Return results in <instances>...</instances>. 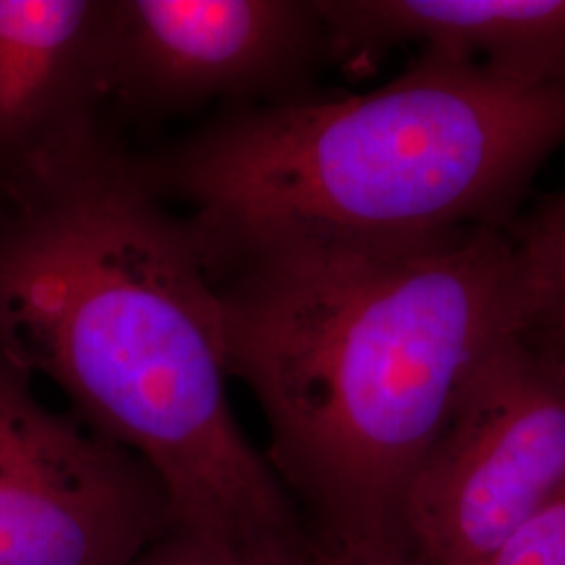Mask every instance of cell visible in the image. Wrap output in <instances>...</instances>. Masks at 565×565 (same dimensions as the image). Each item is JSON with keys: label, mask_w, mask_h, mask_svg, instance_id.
Segmentation results:
<instances>
[{"label": "cell", "mask_w": 565, "mask_h": 565, "mask_svg": "<svg viewBox=\"0 0 565 565\" xmlns=\"http://www.w3.org/2000/svg\"><path fill=\"white\" fill-rule=\"evenodd\" d=\"M202 258L228 375L263 408L266 461L315 541L406 553V497L455 404L541 323L513 235L289 233Z\"/></svg>", "instance_id": "1"}, {"label": "cell", "mask_w": 565, "mask_h": 565, "mask_svg": "<svg viewBox=\"0 0 565 565\" xmlns=\"http://www.w3.org/2000/svg\"><path fill=\"white\" fill-rule=\"evenodd\" d=\"M0 354L149 467L174 530L245 565H319L233 413L223 308L198 242L121 142L0 202Z\"/></svg>", "instance_id": "2"}, {"label": "cell", "mask_w": 565, "mask_h": 565, "mask_svg": "<svg viewBox=\"0 0 565 565\" xmlns=\"http://www.w3.org/2000/svg\"><path fill=\"white\" fill-rule=\"evenodd\" d=\"M564 145L565 84L422 53L371 93L223 109L132 162L200 249L216 252L289 233L505 228Z\"/></svg>", "instance_id": "3"}, {"label": "cell", "mask_w": 565, "mask_h": 565, "mask_svg": "<svg viewBox=\"0 0 565 565\" xmlns=\"http://www.w3.org/2000/svg\"><path fill=\"white\" fill-rule=\"evenodd\" d=\"M565 484V361L534 329L465 387L404 505L419 565H484Z\"/></svg>", "instance_id": "4"}, {"label": "cell", "mask_w": 565, "mask_h": 565, "mask_svg": "<svg viewBox=\"0 0 565 565\" xmlns=\"http://www.w3.org/2000/svg\"><path fill=\"white\" fill-rule=\"evenodd\" d=\"M170 530L149 467L42 404L0 354V565H132Z\"/></svg>", "instance_id": "5"}, {"label": "cell", "mask_w": 565, "mask_h": 565, "mask_svg": "<svg viewBox=\"0 0 565 565\" xmlns=\"http://www.w3.org/2000/svg\"><path fill=\"white\" fill-rule=\"evenodd\" d=\"M323 63L312 0H109V107L130 120L294 99Z\"/></svg>", "instance_id": "6"}, {"label": "cell", "mask_w": 565, "mask_h": 565, "mask_svg": "<svg viewBox=\"0 0 565 565\" xmlns=\"http://www.w3.org/2000/svg\"><path fill=\"white\" fill-rule=\"evenodd\" d=\"M107 21L109 0H0V202L120 145Z\"/></svg>", "instance_id": "7"}, {"label": "cell", "mask_w": 565, "mask_h": 565, "mask_svg": "<svg viewBox=\"0 0 565 565\" xmlns=\"http://www.w3.org/2000/svg\"><path fill=\"white\" fill-rule=\"evenodd\" d=\"M329 63L364 72L392 49L480 65L503 81L565 84V0H312Z\"/></svg>", "instance_id": "8"}, {"label": "cell", "mask_w": 565, "mask_h": 565, "mask_svg": "<svg viewBox=\"0 0 565 565\" xmlns=\"http://www.w3.org/2000/svg\"><path fill=\"white\" fill-rule=\"evenodd\" d=\"M541 300V323L565 321V191L511 233Z\"/></svg>", "instance_id": "9"}, {"label": "cell", "mask_w": 565, "mask_h": 565, "mask_svg": "<svg viewBox=\"0 0 565 565\" xmlns=\"http://www.w3.org/2000/svg\"><path fill=\"white\" fill-rule=\"evenodd\" d=\"M484 565H565V484Z\"/></svg>", "instance_id": "10"}, {"label": "cell", "mask_w": 565, "mask_h": 565, "mask_svg": "<svg viewBox=\"0 0 565 565\" xmlns=\"http://www.w3.org/2000/svg\"><path fill=\"white\" fill-rule=\"evenodd\" d=\"M132 565H245L200 539L170 530L153 546H149Z\"/></svg>", "instance_id": "11"}, {"label": "cell", "mask_w": 565, "mask_h": 565, "mask_svg": "<svg viewBox=\"0 0 565 565\" xmlns=\"http://www.w3.org/2000/svg\"><path fill=\"white\" fill-rule=\"evenodd\" d=\"M319 565H419L408 553L390 551H321Z\"/></svg>", "instance_id": "12"}, {"label": "cell", "mask_w": 565, "mask_h": 565, "mask_svg": "<svg viewBox=\"0 0 565 565\" xmlns=\"http://www.w3.org/2000/svg\"><path fill=\"white\" fill-rule=\"evenodd\" d=\"M536 331L551 343L565 361V321H551L536 327Z\"/></svg>", "instance_id": "13"}]
</instances>
